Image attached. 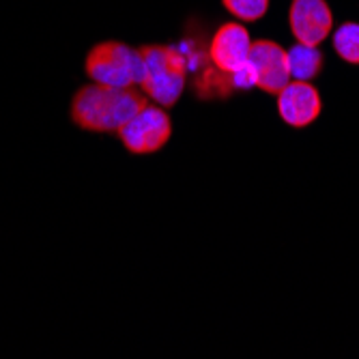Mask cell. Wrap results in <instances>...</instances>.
<instances>
[{
  "instance_id": "7",
  "label": "cell",
  "mask_w": 359,
  "mask_h": 359,
  "mask_svg": "<svg viewBox=\"0 0 359 359\" xmlns=\"http://www.w3.org/2000/svg\"><path fill=\"white\" fill-rule=\"evenodd\" d=\"M248 62L254 72V86L269 95H278L290 82L286 50L276 41H252Z\"/></svg>"
},
{
  "instance_id": "11",
  "label": "cell",
  "mask_w": 359,
  "mask_h": 359,
  "mask_svg": "<svg viewBox=\"0 0 359 359\" xmlns=\"http://www.w3.org/2000/svg\"><path fill=\"white\" fill-rule=\"evenodd\" d=\"M222 5L239 22H258L269 11V0H222Z\"/></svg>"
},
{
  "instance_id": "10",
  "label": "cell",
  "mask_w": 359,
  "mask_h": 359,
  "mask_svg": "<svg viewBox=\"0 0 359 359\" xmlns=\"http://www.w3.org/2000/svg\"><path fill=\"white\" fill-rule=\"evenodd\" d=\"M336 54L348 62V65H359V24L357 22H344L342 26L336 28L332 37Z\"/></svg>"
},
{
  "instance_id": "6",
  "label": "cell",
  "mask_w": 359,
  "mask_h": 359,
  "mask_svg": "<svg viewBox=\"0 0 359 359\" xmlns=\"http://www.w3.org/2000/svg\"><path fill=\"white\" fill-rule=\"evenodd\" d=\"M250 50L252 39L248 28L241 22H226L215 30L209 43V60L215 69L233 76L248 65Z\"/></svg>"
},
{
  "instance_id": "2",
  "label": "cell",
  "mask_w": 359,
  "mask_h": 359,
  "mask_svg": "<svg viewBox=\"0 0 359 359\" xmlns=\"http://www.w3.org/2000/svg\"><path fill=\"white\" fill-rule=\"evenodd\" d=\"M142 80L140 88L161 108H172L185 90L187 58L172 46H142Z\"/></svg>"
},
{
  "instance_id": "1",
  "label": "cell",
  "mask_w": 359,
  "mask_h": 359,
  "mask_svg": "<svg viewBox=\"0 0 359 359\" xmlns=\"http://www.w3.org/2000/svg\"><path fill=\"white\" fill-rule=\"evenodd\" d=\"M147 104L149 97L134 86L118 88L93 82L76 90L69 112L72 121L84 132L108 134L118 132V127Z\"/></svg>"
},
{
  "instance_id": "4",
  "label": "cell",
  "mask_w": 359,
  "mask_h": 359,
  "mask_svg": "<svg viewBox=\"0 0 359 359\" xmlns=\"http://www.w3.org/2000/svg\"><path fill=\"white\" fill-rule=\"evenodd\" d=\"M116 136L132 155H151L164 149L172 138V121L161 106L147 104L118 127Z\"/></svg>"
},
{
  "instance_id": "5",
  "label": "cell",
  "mask_w": 359,
  "mask_h": 359,
  "mask_svg": "<svg viewBox=\"0 0 359 359\" xmlns=\"http://www.w3.org/2000/svg\"><path fill=\"white\" fill-rule=\"evenodd\" d=\"M288 24L297 43L318 48L332 35L334 13L327 0H292L288 9Z\"/></svg>"
},
{
  "instance_id": "8",
  "label": "cell",
  "mask_w": 359,
  "mask_h": 359,
  "mask_svg": "<svg viewBox=\"0 0 359 359\" xmlns=\"http://www.w3.org/2000/svg\"><path fill=\"white\" fill-rule=\"evenodd\" d=\"M320 95L312 82L290 80L278 93V112L282 121L295 129L312 125L320 114Z\"/></svg>"
},
{
  "instance_id": "3",
  "label": "cell",
  "mask_w": 359,
  "mask_h": 359,
  "mask_svg": "<svg viewBox=\"0 0 359 359\" xmlns=\"http://www.w3.org/2000/svg\"><path fill=\"white\" fill-rule=\"evenodd\" d=\"M86 76L106 86H136L142 80L140 50L129 48L121 41H102L90 48L84 60Z\"/></svg>"
},
{
  "instance_id": "9",
  "label": "cell",
  "mask_w": 359,
  "mask_h": 359,
  "mask_svg": "<svg viewBox=\"0 0 359 359\" xmlns=\"http://www.w3.org/2000/svg\"><path fill=\"white\" fill-rule=\"evenodd\" d=\"M286 62H288L290 80L310 82L323 69V54L316 46L297 43L290 50H286Z\"/></svg>"
}]
</instances>
